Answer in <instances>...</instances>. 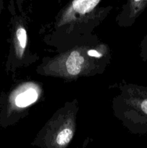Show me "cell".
<instances>
[{"instance_id": "3", "label": "cell", "mask_w": 147, "mask_h": 148, "mask_svg": "<svg viewBox=\"0 0 147 148\" xmlns=\"http://www.w3.org/2000/svg\"><path fill=\"white\" fill-rule=\"evenodd\" d=\"M99 0H77L73 1V8L76 12L84 14L92 11L99 3Z\"/></svg>"}, {"instance_id": "6", "label": "cell", "mask_w": 147, "mask_h": 148, "mask_svg": "<svg viewBox=\"0 0 147 148\" xmlns=\"http://www.w3.org/2000/svg\"><path fill=\"white\" fill-rule=\"evenodd\" d=\"M87 54L90 56H94V57H97V58H99L102 56L100 53H99L98 51L95 50H89L88 51Z\"/></svg>"}, {"instance_id": "4", "label": "cell", "mask_w": 147, "mask_h": 148, "mask_svg": "<svg viewBox=\"0 0 147 148\" xmlns=\"http://www.w3.org/2000/svg\"><path fill=\"white\" fill-rule=\"evenodd\" d=\"M74 132L71 129H63L57 135L56 141L59 146H64L71 141Z\"/></svg>"}, {"instance_id": "5", "label": "cell", "mask_w": 147, "mask_h": 148, "mask_svg": "<svg viewBox=\"0 0 147 148\" xmlns=\"http://www.w3.org/2000/svg\"><path fill=\"white\" fill-rule=\"evenodd\" d=\"M17 38L18 40L19 44L22 49H24L27 45V33L25 29L23 27H20L17 30Z\"/></svg>"}, {"instance_id": "7", "label": "cell", "mask_w": 147, "mask_h": 148, "mask_svg": "<svg viewBox=\"0 0 147 148\" xmlns=\"http://www.w3.org/2000/svg\"><path fill=\"white\" fill-rule=\"evenodd\" d=\"M146 56H147V38H146Z\"/></svg>"}, {"instance_id": "1", "label": "cell", "mask_w": 147, "mask_h": 148, "mask_svg": "<svg viewBox=\"0 0 147 148\" xmlns=\"http://www.w3.org/2000/svg\"><path fill=\"white\" fill-rule=\"evenodd\" d=\"M84 59L77 51L71 52L66 62L67 72L71 75H77L80 73Z\"/></svg>"}, {"instance_id": "2", "label": "cell", "mask_w": 147, "mask_h": 148, "mask_svg": "<svg viewBox=\"0 0 147 148\" xmlns=\"http://www.w3.org/2000/svg\"><path fill=\"white\" fill-rule=\"evenodd\" d=\"M37 92L33 88H30L22 93L19 94L15 99L16 106L20 108H24L35 102L37 99Z\"/></svg>"}]
</instances>
